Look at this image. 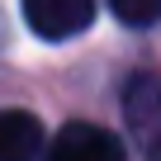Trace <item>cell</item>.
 <instances>
[{
  "instance_id": "1",
  "label": "cell",
  "mask_w": 161,
  "mask_h": 161,
  "mask_svg": "<svg viewBox=\"0 0 161 161\" xmlns=\"http://www.w3.org/2000/svg\"><path fill=\"white\" fill-rule=\"evenodd\" d=\"M123 114H128V128L133 137L142 142V152L152 161H161V76L156 71H142L128 80L123 90Z\"/></svg>"
},
{
  "instance_id": "2",
  "label": "cell",
  "mask_w": 161,
  "mask_h": 161,
  "mask_svg": "<svg viewBox=\"0 0 161 161\" xmlns=\"http://www.w3.org/2000/svg\"><path fill=\"white\" fill-rule=\"evenodd\" d=\"M24 19L38 38L66 43L95 24V0H24Z\"/></svg>"
},
{
  "instance_id": "3",
  "label": "cell",
  "mask_w": 161,
  "mask_h": 161,
  "mask_svg": "<svg viewBox=\"0 0 161 161\" xmlns=\"http://www.w3.org/2000/svg\"><path fill=\"white\" fill-rule=\"evenodd\" d=\"M43 161H123V142L100 123H66Z\"/></svg>"
},
{
  "instance_id": "4",
  "label": "cell",
  "mask_w": 161,
  "mask_h": 161,
  "mask_svg": "<svg viewBox=\"0 0 161 161\" xmlns=\"http://www.w3.org/2000/svg\"><path fill=\"white\" fill-rule=\"evenodd\" d=\"M43 123L29 109H0V161H38Z\"/></svg>"
},
{
  "instance_id": "5",
  "label": "cell",
  "mask_w": 161,
  "mask_h": 161,
  "mask_svg": "<svg viewBox=\"0 0 161 161\" xmlns=\"http://www.w3.org/2000/svg\"><path fill=\"white\" fill-rule=\"evenodd\" d=\"M109 10L128 24V29H152L161 19V0H109Z\"/></svg>"
}]
</instances>
